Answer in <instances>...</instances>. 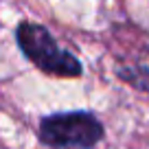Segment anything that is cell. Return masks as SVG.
I'll return each instance as SVG.
<instances>
[{"instance_id": "obj_1", "label": "cell", "mask_w": 149, "mask_h": 149, "mask_svg": "<svg viewBox=\"0 0 149 149\" xmlns=\"http://www.w3.org/2000/svg\"><path fill=\"white\" fill-rule=\"evenodd\" d=\"M15 40L26 59H31L40 70L53 77H81L84 66L70 51L61 48L55 42V37L51 35L46 26L31 20H22L15 29Z\"/></svg>"}, {"instance_id": "obj_2", "label": "cell", "mask_w": 149, "mask_h": 149, "mask_svg": "<svg viewBox=\"0 0 149 149\" xmlns=\"http://www.w3.org/2000/svg\"><path fill=\"white\" fill-rule=\"evenodd\" d=\"M37 134L51 149H92L103 138V123L88 110L55 112L40 121Z\"/></svg>"}]
</instances>
